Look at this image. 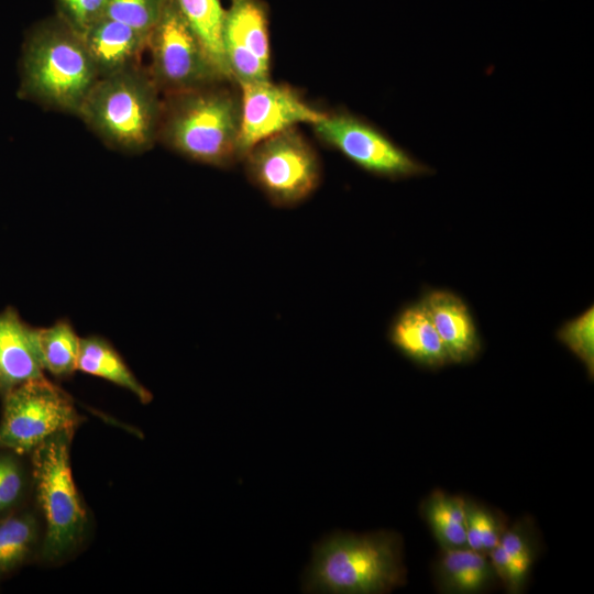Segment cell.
Here are the masks:
<instances>
[{
	"label": "cell",
	"mask_w": 594,
	"mask_h": 594,
	"mask_svg": "<svg viewBox=\"0 0 594 594\" xmlns=\"http://www.w3.org/2000/svg\"><path fill=\"white\" fill-rule=\"evenodd\" d=\"M501 534L495 519L487 512L472 507L468 510L466 548L490 552L499 544Z\"/></svg>",
	"instance_id": "obj_24"
},
{
	"label": "cell",
	"mask_w": 594,
	"mask_h": 594,
	"mask_svg": "<svg viewBox=\"0 0 594 594\" xmlns=\"http://www.w3.org/2000/svg\"><path fill=\"white\" fill-rule=\"evenodd\" d=\"M493 570L509 591L519 590L528 572L517 561H515L505 549L498 544L490 551Z\"/></svg>",
	"instance_id": "obj_27"
},
{
	"label": "cell",
	"mask_w": 594,
	"mask_h": 594,
	"mask_svg": "<svg viewBox=\"0 0 594 594\" xmlns=\"http://www.w3.org/2000/svg\"><path fill=\"white\" fill-rule=\"evenodd\" d=\"M33 329L18 311L8 307L0 312V395L36 378L44 377Z\"/></svg>",
	"instance_id": "obj_13"
},
{
	"label": "cell",
	"mask_w": 594,
	"mask_h": 594,
	"mask_svg": "<svg viewBox=\"0 0 594 594\" xmlns=\"http://www.w3.org/2000/svg\"><path fill=\"white\" fill-rule=\"evenodd\" d=\"M74 432H57L33 450L36 496L45 520L43 556L50 561L75 550L87 527V512L72 474Z\"/></svg>",
	"instance_id": "obj_5"
},
{
	"label": "cell",
	"mask_w": 594,
	"mask_h": 594,
	"mask_svg": "<svg viewBox=\"0 0 594 594\" xmlns=\"http://www.w3.org/2000/svg\"><path fill=\"white\" fill-rule=\"evenodd\" d=\"M37 528L30 515L11 516L0 521V574L20 565L36 541Z\"/></svg>",
	"instance_id": "obj_21"
},
{
	"label": "cell",
	"mask_w": 594,
	"mask_h": 594,
	"mask_svg": "<svg viewBox=\"0 0 594 594\" xmlns=\"http://www.w3.org/2000/svg\"><path fill=\"white\" fill-rule=\"evenodd\" d=\"M499 544L521 566L529 571L532 553L526 539L516 530H508L501 537Z\"/></svg>",
	"instance_id": "obj_28"
},
{
	"label": "cell",
	"mask_w": 594,
	"mask_h": 594,
	"mask_svg": "<svg viewBox=\"0 0 594 594\" xmlns=\"http://www.w3.org/2000/svg\"><path fill=\"white\" fill-rule=\"evenodd\" d=\"M3 397L0 449L25 454L63 430H75L82 418L72 397L45 376L25 382Z\"/></svg>",
	"instance_id": "obj_7"
},
{
	"label": "cell",
	"mask_w": 594,
	"mask_h": 594,
	"mask_svg": "<svg viewBox=\"0 0 594 594\" xmlns=\"http://www.w3.org/2000/svg\"><path fill=\"white\" fill-rule=\"evenodd\" d=\"M450 362L462 363L480 351L477 330L465 302L448 290H432L421 300Z\"/></svg>",
	"instance_id": "obj_12"
},
{
	"label": "cell",
	"mask_w": 594,
	"mask_h": 594,
	"mask_svg": "<svg viewBox=\"0 0 594 594\" xmlns=\"http://www.w3.org/2000/svg\"><path fill=\"white\" fill-rule=\"evenodd\" d=\"M400 538L391 531L338 532L314 547L302 592L378 594L405 582Z\"/></svg>",
	"instance_id": "obj_1"
},
{
	"label": "cell",
	"mask_w": 594,
	"mask_h": 594,
	"mask_svg": "<svg viewBox=\"0 0 594 594\" xmlns=\"http://www.w3.org/2000/svg\"><path fill=\"white\" fill-rule=\"evenodd\" d=\"M223 55L237 84L270 79L271 48L265 11L256 0H233L226 11Z\"/></svg>",
	"instance_id": "obj_11"
},
{
	"label": "cell",
	"mask_w": 594,
	"mask_h": 594,
	"mask_svg": "<svg viewBox=\"0 0 594 594\" xmlns=\"http://www.w3.org/2000/svg\"><path fill=\"white\" fill-rule=\"evenodd\" d=\"M2 512L1 504H0V513Z\"/></svg>",
	"instance_id": "obj_29"
},
{
	"label": "cell",
	"mask_w": 594,
	"mask_h": 594,
	"mask_svg": "<svg viewBox=\"0 0 594 594\" xmlns=\"http://www.w3.org/2000/svg\"><path fill=\"white\" fill-rule=\"evenodd\" d=\"M240 91L218 85L172 95L161 121L166 143L207 165L229 167L239 157Z\"/></svg>",
	"instance_id": "obj_3"
},
{
	"label": "cell",
	"mask_w": 594,
	"mask_h": 594,
	"mask_svg": "<svg viewBox=\"0 0 594 594\" xmlns=\"http://www.w3.org/2000/svg\"><path fill=\"white\" fill-rule=\"evenodd\" d=\"M152 79L172 95L229 80L190 29L174 0L151 32Z\"/></svg>",
	"instance_id": "obj_8"
},
{
	"label": "cell",
	"mask_w": 594,
	"mask_h": 594,
	"mask_svg": "<svg viewBox=\"0 0 594 594\" xmlns=\"http://www.w3.org/2000/svg\"><path fill=\"white\" fill-rule=\"evenodd\" d=\"M312 129L322 142L374 176L399 180L432 173L380 128L349 111L326 112Z\"/></svg>",
	"instance_id": "obj_9"
},
{
	"label": "cell",
	"mask_w": 594,
	"mask_h": 594,
	"mask_svg": "<svg viewBox=\"0 0 594 594\" xmlns=\"http://www.w3.org/2000/svg\"><path fill=\"white\" fill-rule=\"evenodd\" d=\"M439 572L443 587L454 593L479 592L496 576L483 553L466 547L443 548Z\"/></svg>",
	"instance_id": "obj_17"
},
{
	"label": "cell",
	"mask_w": 594,
	"mask_h": 594,
	"mask_svg": "<svg viewBox=\"0 0 594 594\" xmlns=\"http://www.w3.org/2000/svg\"><path fill=\"white\" fill-rule=\"evenodd\" d=\"M78 114L110 145L140 152L153 144L163 106L152 77L133 67L100 77Z\"/></svg>",
	"instance_id": "obj_4"
},
{
	"label": "cell",
	"mask_w": 594,
	"mask_h": 594,
	"mask_svg": "<svg viewBox=\"0 0 594 594\" xmlns=\"http://www.w3.org/2000/svg\"><path fill=\"white\" fill-rule=\"evenodd\" d=\"M19 96L79 112L99 79L82 37L66 26H41L26 37Z\"/></svg>",
	"instance_id": "obj_2"
},
{
	"label": "cell",
	"mask_w": 594,
	"mask_h": 594,
	"mask_svg": "<svg viewBox=\"0 0 594 594\" xmlns=\"http://www.w3.org/2000/svg\"><path fill=\"white\" fill-rule=\"evenodd\" d=\"M391 342L413 361L431 367L450 362L422 302L404 308L389 329Z\"/></svg>",
	"instance_id": "obj_15"
},
{
	"label": "cell",
	"mask_w": 594,
	"mask_h": 594,
	"mask_svg": "<svg viewBox=\"0 0 594 594\" xmlns=\"http://www.w3.org/2000/svg\"><path fill=\"white\" fill-rule=\"evenodd\" d=\"M557 338L584 364L592 378L594 374V308L591 307L565 322L558 330Z\"/></svg>",
	"instance_id": "obj_23"
},
{
	"label": "cell",
	"mask_w": 594,
	"mask_h": 594,
	"mask_svg": "<svg viewBox=\"0 0 594 594\" xmlns=\"http://www.w3.org/2000/svg\"><path fill=\"white\" fill-rule=\"evenodd\" d=\"M33 338L43 371L56 377H67L77 370L80 338L68 320L34 328Z\"/></svg>",
	"instance_id": "obj_18"
},
{
	"label": "cell",
	"mask_w": 594,
	"mask_h": 594,
	"mask_svg": "<svg viewBox=\"0 0 594 594\" xmlns=\"http://www.w3.org/2000/svg\"><path fill=\"white\" fill-rule=\"evenodd\" d=\"M66 24L80 36L105 16L108 0H58Z\"/></svg>",
	"instance_id": "obj_25"
},
{
	"label": "cell",
	"mask_w": 594,
	"mask_h": 594,
	"mask_svg": "<svg viewBox=\"0 0 594 594\" xmlns=\"http://www.w3.org/2000/svg\"><path fill=\"white\" fill-rule=\"evenodd\" d=\"M169 0H108L105 16L150 36Z\"/></svg>",
	"instance_id": "obj_22"
},
{
	"label": "cell",
	"mask_w": 594,
	"mask_h": 594,
	"mask_svg": "<svg viewBox=\"0 0 594 594\" xmlns=\"http://www.w3.org/2000/svg\"><path fill=\"white\" fill-rule=\"evenodd\" d=\"M241 99L239 157L260 142L298 124H315L324 112L308 105L295 90L270 79L238 84Z\"/></svg>",
	"instance_id": "obj_10"
},
{
	"label": "cell",
	"mask_w": 594,
	"mask_h": 594,
	"mask_svg": "<svg viewBox=\"0 0 594 594\" xmlns=\"http://www.w3.org/2000/svg\"><path fill=\"white\" fill-rule=\"evenodd\" d=\"M23 476L18 462L10 455L0 457V504L2 512L20 498Z\"/></svg>",
	"instance_id": "obj_26"
},
{
	"label": "cell",
	"mask_w": 594,
	"mask_h": 594,
	"mask_svg": "<svg viewBox=\"0 0 594 594\" xmlns=\"http://www.w3.org/2000/svg\"><path fill=\"white\" fill-rule=\"evenodd\" d=\"M77 370L128 389L143 404L152 399V394L139 382L111 343L102 337L80 338Z\"/></svg>",
	"instance_id": "obj_16"
},
{
	"label": "cell",
	"mask_w": 594,
	"mask_h": 594,
	"mask_svg": "<svg viewBox=\"0 0 594 594\" xmlns=\"http://www.w3.org/2000/svg\"><path fill=\"white\" fill-rule=\"evenodd\" d=\"M81 37L99 78L133 68L148 42V35L107 16L98 20Z\"/></svg>",
	"instance_id": "obj_14"
},
{
	"label": "cell",
	"mask_w": 594,
	"mask_h": 594,
	"mask_svg": "<svg viewBox=\"0 0 594 594\" xmlns=\"http://www.w3.org/2000/svg\"><path fill=\"white\" fill-rule=\"evenodd\" d=\"M182 15L200 40L223 75L232 80L228 72L223 47L222 31L226 11L220 0H174Z\"/></svg>",
	"instance_id": "obj_19"
},
{
	"label": "cell",
	"mask_w": 594,
	"mask_h": 594,
	"mask_svg": "<svg viewBox=\"0 0 594 594\" xmlns=\"http://www.w3.org/2000/svg\"><path fill=\"white\" fill-rule=\"evenodd\" d=\"M468 510L462 498L443 493H436L427 501L426 518L442 548L466 547Z\"/></svg>",
	"instance_id": "obj_20"
},
{
	"label": "cell",
	"mask_w": 594,
	"mask_h": 594,
	"mask_svg": "<svg viewBox=\"0 0 594 594\" xmlns=\"http://www.w3.org/2000/svg\"><path fill=\"white\" fill-rule=\"evenodd\" d=\"M243 161L250 180L277 207L299 205L321 180L318 155L296 128L260 142Z\"/></svg>",
	"instance_id": "obj_6"
}]
</instances>
